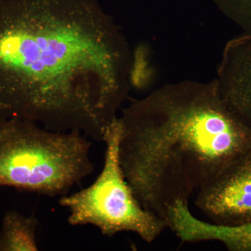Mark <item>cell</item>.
Listing matches in <instances>:
<instances>
[{
  "label": "cell",
  "mask_w": 251,
  "mask_h": 251,
  "mask_svg": "<svg viewBox=\"0 0 251 251\" xmlns=\"http://www.w3.org/2000/svg\"><path fill=\"white\" fill-rule=\"evenodd\" d=\"M119 118L125 179L140 204L166 224L175 203H188L251 151V128L226 106L215 79L166 84L132 99Z\"/></svg>",
  "instance_id": "obj_2"
},
{
  "label": "cell",
  "mask_w": 251,
  "mask_h": 251,
  "mask_svg": "<svg viewBox=\"0 0 251 251\" xmlns=\"http://www.w3.org/2000/svg\"><path fill=\"white\" fill-rule=\"evenodd\" d=\"M215 80L226 106L251 128V34L226 44Z\"/></svg>",
  "instance_id": "obj_6"
},
{
  "label": "cell",
  "mask_w": 251,
  "mask_h": 251,
  "mask_svg": "<svg viewBox=\"0 0 251 251\" xmlns=\"http://www.w3.org/2000/svg\"><path fill=\"white\" fill-rule=\"evenodd\" d=\"M168 227L182 242L217 241L230 251H251V222L235 226L205 222L193 216L184 202L172 209Z\"/></svg>",
  "instance_id": "obj_7"
},
{
  "label": "cell",
  "mask_w": 251,
  "mask_h": 251,
  "mask_svg": "<svg viewBox=\"0 0 251 251\" xmlns=\"http://www.w3.org/2000/svg\"><path fill=\"white\" fill-rule=\"evenodd\" d=\"M91 146L80 131H53L23 119L0 120V188L66 196L93 173Z\"/></svg>",
  "instance_id": "obj_3"
},
{
  "label": "cell",
  "mask_w": 251,
  "mask_h": 251,
  "mask_svg": "<svg viewBox=\"0 0 251 251\" xmlns=\"http://www.w3.org/2000/svg\"><path fill=\"white\" fill-rule=\"evenodd\" d=\"M132 64L99 0H0V120L102 141L128 98Z\"/></svg>",
  "instance_id": "obj_1"
},
{
  "label": "cell",
  "mask_w": 251,
  "mask_h": 251,
  "mask_svg": "<svg viewBox=\"0 0 251 251\" xmlns=\"http://www.w3.org/2000/svg\"><path fill=\"white\" fill-rule=\"evenodd\" d=\"M39 221L16 210L6 212L0 229V251H39L36 233Z\"/></svg>",
  "instance_id": "obj_8"
},
{
  "label": "cell",
  "mask_w": 251,
  "mask_h": 251,
  "mask_svg": "<svg viewBox=\"0 0 251 251\" xmlns=\"http://www.w3.org/2000/svg\"><path fill=\"white\" fill-rule=\"evenodd\" d=\"M196 206L211 223L235 226L251 222V151L198 190Z\"/></svg>",
  "instance_id": "obj_5"
},
{
  "label": "cell",
  "mask_w": 251,
  "mask_h": 251,
  "mask_svg": "<svg viewBox=\"0 0 251 251\" xmlns=\"http://www.w3.org/2000/svg\"><path fill=\"white\" fill-rule=\"evenodd\" d=\"M218 9L241 28L251 34V0H213Z\"/></svg>",
  "instance_id": "obj_9"
},
{
  "label": "cell",
  "mask_w": 251,
  "mask_h": 251,
  "mask_svg": "<svg viewBox=\"0 0 251 251\" xmlns=\"http://www.w3.org/2000/svg\"><path fill=\"white\" fill-rule=\"evenodd\" d=\"M120 136L121 124L117 117L103 135L105 151L101 173L90 186L62 196L59 203L69 209L71 226L92 225L108 237L133 232L152 243L168 225L140 204L126 180L119 155Z\"/></svg>",
  "instance_id": "obj_4"
}]
</instances>
